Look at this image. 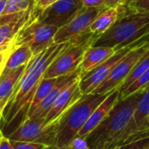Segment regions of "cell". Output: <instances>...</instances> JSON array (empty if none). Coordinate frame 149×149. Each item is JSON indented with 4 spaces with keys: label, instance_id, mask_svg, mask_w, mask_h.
I'll return each mask as SVG.
<instances>
[{
    "label": "cell",
    "instance_id": "obj_1",
    "mask_svg": "<svg viewBox=\"0 0 149 149\" xmlns=\"http://www.w3.org/2000/svg\"><path fill=\"white\" fill-rule=\"evenodd\" d=\"M69 43L70 41L54 44L42 52L33 55L27 63L26 68L1 115L0 129L5 137L27 120L28 111L45 70Z\"/></svg>",
    "mask_w": 149,
    "mask_h": 149
},
{
    "label": "cell",
    "instance_id": "obj_2",
    "mask_svg": "<svg viewBox=\"0 0 149 149\" xmlns=\"http://www.w3.org/2000/svg\"><path fill=\"white\" fill-rule=\"evenodd\" d=\"M144 90L119 100L107 116L85 138L88 149L117 148L118 141L130 123Z\"/></svg>",
    "mask_w": 149,
    "mask_h": 149
},
{
    "label": "cell",
    "instance_id": "obj_3",
    "mask_svg": "<svg viewBox=\"0 0 149 149\" xmlns=\"http://www.w3.org/2000/svg\"><path fill=\"white\" fill-rule=\"evenodd\" d=\"M149 30V11L134 10L123 5L113 26L100 35L94 46H107L115 51L127 47Z\"/></svg>",
    "mask_w": 149,
    "mask_h": 149
},
{
    "label": "cell",
    "instance_id": "obj_4",
    "mask_svg": "<svg viewBox=\"0 0 149 149\" xmlns=\"http://www.w3.org/2000/svg\"><path fill=\"white\" fill-rule=\"evenodd\" d=\"M109 93L86 94L72 106L60 117L56 142L53 147L61 148L73 141L91 116L92 113Z\"/></svg>",
    "mask_w": 149,
    "mask_h": 149
},
{
    "label": "cell",
    "instance_id": "obj_5",
    "mask_svg": "<svg viewBox=\"0 0 149 149\" xmlns=\"http://www.w3.org/2000/svg\"><path fill=\"white\" fill-rule=\"evenodd\" d=\"M98 35L90 31L72 40L45 70L43 79H55L78 70L86 51L93 45Z\"/></svg>",
    "mask_w": 149,
    "mask_h": 149
},
{
    "label": "cell",
    "instance_id": "obj_6",
    "mask_svg": "<svg viewBox=\"0 0 149 149\" xmlns=\"http://www.w3.org/2000/svg\"><path fill=\"white\" fill-rule=\"evenodd\" d=\"M59 120L60 118L46 124L45 118H29L11 132L7 138L15 141L39 143L47 147H52L56 142Z\"/></svg>",
    "mask_w": 149,
    "mask_h": 149
},
{
    "label": "cell",
    "instance_id": "obj_7",
    "mask_svg": "<svg viewBox=\"0 0 149 149\" xmlns=\"http://www.w3.org/2000/svg\"><path fill=\"white\" fill-rule=\"evenodd\" d=\"M58 29L54 25L41 24L34 19L21 30L8 51H11L22 45H27L32 54L37 55L54 45L53 38Z\"/></svg>",
    "mask_w": 149,
    "mask_h": 149
},
{
    "label": "cell",
    "instance_id": "obj_8",
    "mask_svg": "<svg viewBox=\"0 0 149 149\" xmlns=\"http://www.w3.org/2000/svg\"><path fill=\"white\" fill-rule=\"evenodd\" d=\"M147 50L145 48L131 49L115 65L107 78L92 93L107 94L113 90L119 89Z\"/></svg>",
    "mask_w": 149,
    "mask_h": 149
},
{
    "label": "cell",
    "instance_id": "obj_9",
    "mask_svg": "<svg viewBox=\"0 0 149 149\" xmlns=\"http://www.w3.org/2000/svg\"><path fill=\"white\" fill-rule=\"evenodd\" d=\"M107 9L83 7L82 10L66 24L58 28L54 35V44L68 42L89 31V27L95 18Z\"/></svg>",
    "mask_w": 149,
    "mask_h": 149
},
{
    "label": "cell",
    "instance_id": "obj_10",
    "mask_svg": "<svg viewBox=\"0 0 149 149\" xmlns=\"http://www.w3.org/2000/svg\"><path fill=\"white\" fill-rule=\"evenodd\" d=\"M83 7L81 0H58L43 10L35 20L60 28L69 23Z\"/></svg>",
    "mask_w": 149,
    "mask_h": 149
},
{
    "label": "cell",
    "instance_id": "obj_11",
    "mask_svg": "<svg viewBox=\"0 0 149 149\" xmlns=\"http://www.w3.org/2000/svg\"><path fill=\"white\" fill-rule=\"evenodd\" d=\"M129 47L116 50L113 55L96 68L84 75L79 80V88L83 95L92 93L110 74L115 65L130 51Z\"/></svg>",
    "mask_w": 149,
    "mask_h": 149
},
{
    "label": "cell",
    "instance_id": "obj_12",
    "mask_svg": "<svg viewBox=\"0 0 149 149\" xmlns=\"http://www.w3.org/2000/svg\"><path fill=\"white\" fill-rule=\"evenodd\" d=\"M79 80L80 78L73 80L60 93L45 118L46 124L60 118L83 96L79 88Z\"/></svg>",
    "mask_w": 149,
    "mask_h": 149
},
{
    "label": "cell",
    "instance_id": "obj_13",
    "mask_svg": "<svg viewBox=\"0 0 149 149\" xmlns=\"http://www.w3.org/2000/svg\"><path fill=\"white\" fill-rule=\"evenodd\" d=\"M120 100V91L119 89L113 90L111 92L107 98L96 107V109L92 113L91 116L82 127V129L79 132L76 138L85 139L109 113V112L113 109V107L116 105V103Z\"/></svg>",
    "mask_w": 149,
    "mask_h": 149
},
{
    "label": "cell",
    "instance_id": "obj_14",
    "mask_svg": "<svg viewBox=\"0 0 149 149\" xmlns=\"http://www.w3.org/2000/svg\"><path fill=\"white\" fill-rule=\"evenodd\" d=\"M33 7L34 4L31 5L19 19L0 25V52L10 50L21 30L35 19L32 14Z\"/></svg>",
    "mask_w": 149,
    "mask_h": 149
},
{
    "label": "cell",
    "instance_id": "obj_15",
    "mask_svg": "<svg viewBox=\"0 0 149 149\" xmlns=\"http://www.w3.org/2000/svg\"><path fill=\"white\" fill-rule=\"evenodd\" d=\"M149 115V86L145 88L144 93L137 106V108L134 112V114L128 124L127 129L124 131L120 136L117 148L125 144L127 141L135 134H137L143 127L146 122V120Z\"/></svg>",
    "mask_w": 149,
    "mask_h": 149
},
{
    "label": "cell",
    "instance_id": "obj_16",
    "mask_svg": "<svg viewBox=\"0 0 149 149\" xmlns=\"http://www.w3.org/2000/svg\"><path fill=\"white\" fill-rule=\"evenodd\" d=\"M79 78H80V73H79V69L72 73L58 77L56 84L54 85V86L52 87L51 92L48 93L46 98L39 104V106L36 108V110L34 111V113L31 116V118H34V119L45 118L50 108L52 107V106L53 105L54 101L56 100L58 96L60 94V93L70 83H72L73 80H75Z\"/></svg>",
    "mask_w": 149,
    "mask_h": 149
},
{
    "label": "cell",
    "instance_id": "obj_17",
    "mask_svg": "<svg viewBox=\"0 0 149 149\" xmlns=\"http://www.w3.org/2000/svg\"><path fill=\"white\" fill-rule=\"evenodd\" d=\"M26 65L27 64L12 70L2 71L0 74V117L5 106L11 98Z\"/></svg>",
    "mask_w": 149,
    "mask_h": 149
},
{
    "label": "cell",
    "instance_id": "obj_18",
    "mask_svg": "<svg viewBox=\"0 0 149 149\" xmlns=\"http://www.w3.org/2000/svg\"><path fill=\"white\" fill-rule=\"evenodd\" d=\"M116 51L107 46H90L85 52L83 59L79 66L80 78L96 68L104 61L108 59Z\"/></svg>",
    "mask_w": 149,
    "mask_h": 149
},
{
    "label": "cell",
    "instance_id": "obj_19",
    "mask_svg": "<svg viewBox=\"0 0 149 149\" xmlns=\"http://www.w3.org/2000/svg\"><path fill=\"white\" fill-rule=\"evenodd\" d=\"M123 5L124 4L120 5L118 7L109 8L100 13L90 25L89 31L98 35L99 37L105 33L113 26V24L115 23L119 16L120 15Z\"/></svg>",
    "mask_w": 149,
    "mask_h": 149
},
{
    "label": "cell",
    "instance_id": "obj_20",
    "mask_svg": "<svg viewBox=\"0 0 149 149\" xmlns=\"http://www.w3.org/2000/svg\"><path fill=\"white\" fill-rule=\"evenodd\" d=\"M32 56L33 54L27 45H22L11 51H9L2 71L12 70L23 65H26Z\"/></svg>",
    "mask_w": 149,
    "mask_h": 149
},
{
    "label": "cell",
    "instance_id": "obj_21",
    "mask_svg": "<svg viewBox=\"0 0 149 149\" xmlns=\"http://www.w3.org/2000/svg\"><path fill=\"white\" fill-rule=\"evenodd\" d=\"M57 79H58V78H55V79H42L41 82L39 83V85H38L37 90H36V93H35V95L33 97L30 109L28 111L27 119L31 118V116L33 114L36 108L46 98L48 93L51 92V90L52 89V87L56 84Z\"/></svg>",
    "mask_w": 149,
    "mask_h": 149
},
{
    "label": "cell",
    "instance_id": "obj_22",
    "mask_svg": "<svg viewBox=\"0 0 149 149\" xmlns=\"http://www.w3.org/2000/svg\"><path fill=\"white\" fill-rule=\"evenodd\" d=\"M149 68V48L147 52L144 53V55L139 59V61L136 63L127 78L125 79V81L121 84V86L119 88L120 93L124 92L127 88H128L134 81H136Z\"/></svg>",
    "mask_w": 149,
    "mask_h": 149
},
{
    "label": "cell",
    "instance_id": "obj_23",
    "mask_svg": "<svg viewBox=\"0 0 149 149\" xmlns=\"http://www.w3.org/2000/svg\"><path fill=\"white\" fill-rule=\"evenodd\" d=\"M34 1L35 0H7L2 15L24 11L34 4Z\"/></svg>",
    "mask_w": 149,
    "mask_h": 149
},
{
    "label": "cell",
    "instance_id": "obj_24",
    "mask_svg": "<svg viewBox=\"0 0 149 149\" xmlns=\"http://www.w3.org/2000/svg\"><path fill=\"white\" fill-rule=\"evenodd\" d=\"M149 86V68L136 80L134 81L128 88H127L124 92L120 93V99H124L130 94L138 92L140 90L145 89Z\"/></svg>",
    "mask_w": 149,
    "mask_h": 149
},
{
    "label": "cell",
    "instance_id": "obj_25",
    "mask_svg": "<svg viewBox=\"0 0 149 149\" xmlns=\"http://www.w3.org/2000/svg\"><path fill=\"white\" fill-rule=\"evenodd\" d=\"M84 7H97L109 9L124 4L120 0H81Z\"/></svg>",
    "mask_w": 149,
    "mask_h": 149
},
{
    "label": "cell",
    "instance_id": "obj_26",
    "mask_svg": "<svg viewBox=\"0 0 149 149\" xmlns=\"http://www.w3.org/2000/svg\"><path fill=\"white\" fill-rule=\"evenodd\" d=\"M117 149H149V136L121 145Z\"/></svg>",
    "mask_w": 149,
    "mask_h": 149
},
{
    "label": "cell",
    "instance_id": "obj_27",
    "mask_svg": "<svg viewBox=\"0 0 149 149\" xmlns=\"http://www.w3.org/2000/svg\"><path fill=\"white\" fill-rule=\"evenodd\" d=\"M48 149H88V145L85 139L82 138H75L67 145L61 148L50 147Z\"/></svg>",
    "mask_w": 149,
    "mask_h": 149
},
{
    "label": "cell",
    "instance_id": "obj_28",
    "mask_svg": "<svg viewBox=\"0 0 149 149\" xmlns=\"http://www.w3.org/2000/svg\"><path fill=\"white\" fill-rule=\"evenodd\" d=\"M13 148L15 149H46L49 147L39 144V143H32V142H25V141H10Z\"/></svg>",
    "mask_w": 149,
    "mask_h": 149
},
{
    "label": "cell",
    "instance_id": "obj_29",
    "mask_svg": "<svg viewBox=\"0 0 149 149\" xmlns=\"http://www.w3.org/2000/svg\"><path fill=\"white\" fill-rule=\"evenodd\" d=\"M130 49H135V48H149V30L146 31L144 34H142L139 38L134 40L132 44H130L128 46Z\"/></svg>",
    "mask_w": 149,
    "mask_h": 149
},
{
    "label": "cell",
    "instance_id": "obj_30",
    "mask_svg": "<svg viewBox=\"0 0 149 149\" xmlns=\"http://www.w3.org/2000/svg\"><path fill=\"white\" fill-rule=\"evenodd\" d=\"M58 0H35L34 1V7H33V10H32V14L36 15V17L38 16V14L45 10V8H47L49 5L52 4L53 3L57 2Z\"/></svg>",
    "mask_w": 149,
    "mask_h": 149
},
{
    "label": "cell",
    "instance_id": "obj_31",
    "mask_svg": "<svg viewBox=\"0 0 149 149\" xmlns=\"http://www.w3.org/2000/svg\"><path fill=\"white\" fill-rule=\"evenodd\" d=\"M149 136V115L148 116L147 120H146V122L145 124L143 125L142 128L137 133L135 134L134 135L131 136L125 144L127 143H129V142H132L134 141H136V140H139V139H141V138H144V137H148ZM124 145V144H123Z\"/></svg>",
    "mask_w": 149,
    "mask_h": 149
},
{
    "label": "cell",
    "instance_id": "obj_32",
    "mask_svg": "<svg viewBox=\"0 0 149 149\" xmlns=\"http://www.w3.org/2000/svg\"><path fill=\"white\" fill-rule=\"evenodd\" d=\"M126 6L134 10H141V11H149V0H137L136 2L126 4Z\"/></svg>",
    "mask_w": 149,
    "mask_h": 149
},
{
    "label": "cell",
    "instance_id": "obj_33",
    "mask_svg": "<svg viewBox=\"0 0 149 149\" xmlns=\"http://www.w3.org/2000/svg\"><path fill=\"white\" fill-rule=\"evenodd\" d=\"M0 149H15V148H13L12 144L10 143V141L7 137L3 136V139H2V141H1V142H0Z\"/></svg>",
    "mask_w": 149,
    "mask_h": 149
},
{
    "label": "cell",
    "instance_id": "obj_34",
    "mask_svg": "<svg viewBox=\"0 0 149 149\" xmlns=\"http://www.w3.org/2000/svg\"><path fill=\"white\" fill-rule=\"evenodd\" d=\"M6 1L7 0H0V16L2 15L3 10H4V7H5V4H6Z\"/></svg>",
    "mask_w": 149,
    "mask_h": 149
},
{
    "label": "cell",
    "instance_id": "obj_35",
    "mask_svg": "<svg viewBox=\"0 0 149 149\" xmlns=\"http://www.w3.org/2000/svg\"><path fill=\"white\" fill-rule=\"evenodd\" d=\"M136 1L137 0H126V4H130V3H133Z\"/></svg>",
    "mask_w": 149,
    "mask_h": 149
},
{
    "label": "cell",
    "instance_id": "obj_36",
    "mask_svg": "<svg viewBox=\"0 0 149 149\" xmlns=\"http://www.w3.org/2000/svg\"><path fill=\"white\" fill-rule=\"evenodd\" d=\"M4 135H3V132H2V130L0 129V142H1V141H2V139H3V137Z\"/></svg>",
    "mask_w": 149,
    "mask_h": 149
},
{
    "label": "cell",
    "instance_id": "obj_37",
    "mask_svg": "<svg viewBox=\"0 0 149 149\" xmlns=\"http://www.w3.org/2000/svg\"><path fill=\"white\" fill-rule=\"evenodd\" d=\"M120 2H122L124 4H126V0H120Z\"/></svg>",
    "mask_w": 149,
    "mask_h": 149
},
{
    "label": "cell",
    "instance_id": "obj_38",
    "mask_svg": "<svg viewBox=\"0 0 149 149\" xmlns=\"http://www.w3.org/2000/svg\"><path fill=\"white\" fill-rule=\"evenodd\" d=\"M113 149H117V148H113Z\"/></svg>",
    "mask_w": 149,
    "mask_h": 149
},
{
    "label": "cell",
    "instance_id": "obj_39",
    "mask_svg": "<svg viewBox=\"0 0 149 149\" xmlns=\"http://www.w3.org/2000/svg\"><path fill=\"white\" fill-rule=\"evenodd\" d=\"M0 119H1V117H0Z\"/></svg>",
    "mask_w": 149,
    "mask_h": 149
}]
</instances>
